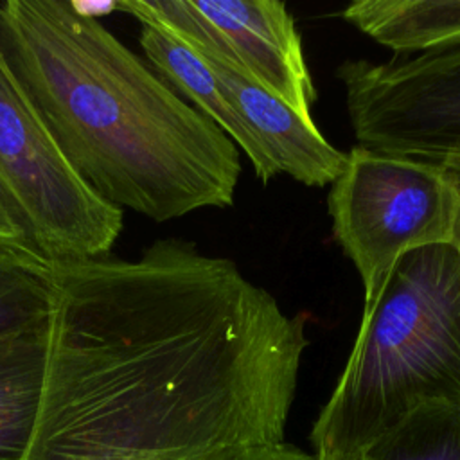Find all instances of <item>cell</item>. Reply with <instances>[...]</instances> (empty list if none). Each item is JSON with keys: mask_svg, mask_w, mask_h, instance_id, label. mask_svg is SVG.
I'll return each mask as SVG.
<instances>
[{"mask_svg": "<svg viewBox=\"0 0 460 460\" xmlns=\"http://www.w3.org/2000/svg\"><path fill=\"white\" fill-rule=\"evenodd\" d=\"M192 241L54 262L45 379L20 460H235L284 442L309 336Z\"/></svg>", "mask_w": 460, "mask_h": 460, "instance_id": "6da1fadb", "label": "cell"}, {"mask_svg": "<svg viewBox=\"0 0 460 460\" xmlns=\"http://www.w3.org/2000/svg\"><path fill=\"white\" fill-rule=\"evenodd\" d=\"M0 54L74 171L164 223L234 205V140L70 0L0 2Z\"/></svg>", "mask_w": 460, "mask_h": 460, "instance_id": "7a4b0ae2", "label": "cell"}, {"mask_svg": "<svg viewBox=\"0 0 460 460\" xmlns=\"http://www.w3.org/2000/svg\"><path fill=\"white\" fill-rule=\"evenodd\" d=\"M431 401H460V252L451 244L395 264L313 424V456L365 460L379 437Z\"/></svg>", "mask_w": 460, "mask_h": 460, "instance_id": "3957f363", "label": "cell"}, {"mask_svg": "<svg viewBox=\"0 0 460 460\" xmlns=\"http://www.w3.org/2000/svg\"><path fill=\"white\" fill-rule=\"evenodd\" d=\"M332 237L363 284L361 320L410 252L451 244L455 196L440 165L354 146L329 185Z\"/></svg>", "mask_w": 460, "mask_h": 460, "instance_id": "277c9868", "label": "cell"}, {"mask_svg": "<svg viewBox=\"0 0 460 460\" xmlns=\"http://www.w3.org/2000/svg\"><path fill=\"white\" fill-rule=\"evenodd\" d=\"M0 189L50 262L108 255L122 210L74 171L0 54Z\"/></svg>", "mask_w": 460, "mask_h": 460, "instance_id": "5b68a950", "label": "cell"}, {"mask_svg": "<svg viewBox=\"0 0 460 460\" xmlns=\"http://www.w3.org/2000/svg\"><path fill=\"white\" fill-rule=\"evenodd\" d=\"M358 146L440 164L460 156V47L336 68Z\"/></svg>", "mask_w": 460, "mask_h": 460, "instance_id": "8992f818", "label": "cell"}, {"mask_svg": "<svg viewBox=\"0 0 460 460\" xmlns=\"http://www.w3.org/2000/svg\"><path fill=\"white\" fill-rule=\"evenodd\" d=\"M120 11L214 56L305 119L316 101L300 32L277 0H120Z\"/></svg>", "mask_w": 460, "mask_h": 460, "instance_id": "52a82bcc", "label": "cell"}, {"mask_svg": "<svg viewBox=\"0 0 460 460\" xmlns=\"http://www.w3.org/2000/svg\"><path fill=\"white\" fill-rule=\"evenodd\" d=\"M196 54L214 72L223 93L253 135L275 176L288 174L307 187H325L338 178L347 164V153L336 149L313 119L302 117L221 59Z\"/></svg>", "mask_w": 460, "mask_h": 460, "instance_id": "ba28073f", "label": "cell"}, {"mask_svg": "<svg viewBox=\"0 0 460 460\" xmlns=\"http://www.w3.org/2000/svg\"><path fill=\"white\" fill-rule=\"evenodd\" d=\"M140 27L138 40L153 70L180 97H183L198 111L208 117L221 131H225L248 156L255 176L262 183H268L275 172L271 171L253 135L234 111L205 59L172 34L149 23H140Z\"/></svg>", "mask_w": 460, "mask_h": 460, "instance_id": "9c48e42d", "label": "cell"}, {"mask_svg": "<svg viewBox=\"0 0 460 460\" xmlns=\"http://www.w3.org/2000/svg\"><path fill=\"white\" fill-rule=\"evenodd\" d=\"M341 18L397 58L460 47V0H359Z\"/></svg>", "mask_w": 460, "mask_h": 460, "instance_id": "30bf717a", "label": "cell"}, {"mask_svg": "<svg viewBox=\"0 0 460 460\" xmlns=\"http://www.w3.org/2000/svg\"><path fill=\"white\" fill-rule=\"evenodd\" d=\"M47 329L0 338V460H20L40 408Z\"/></svg>", "mask_w": 460, "mask_h": 460, "instance_id": "8fae6325", "label": "cell"}, {"mask_svg": "<svg viewBox=\"0 0 460 460\" xmlns=\"http://www.w3.org/2000/svg\"><path fill=\"white\" fill-rule=\"evenodd\" d=\"M365 460H460V401H431L379 437Z\"/></svg>", "mask_w": 460, "mask_h": 460, "instance_id": "7c38bea8", "label": "cell"}, {"mask_svg": "<svg viewBox=\"0 0 460 460\" xmlns=\"http://www.w3.org/2000/svg\"><path fill=\"white\" fill-rule=\"evenodd\" d=\"M54 305V262L0 250V338L45 327Z\"/></svg>", "mask_w": 460, "mask_h": 460, "instance_id": "4fadbf2b", "label": "cell"}, {"mask_svg": "<svg viewBox=\"0 0 460 460\" xmlns=\"http://www.w3.org/2000/svg\"><path fill=\"white\" fill-rule=\"evenodd\" d=\"M0 250L41 255L23 225L20 214L0 189ZM43 257V255H41Z\"/></svg>", "mask_w": 460, "mask_h": 460, "instance_id": "5bb4252c", "label": "cell"}, {"mask_svg": "<svg viewBox=\"0 0 460 460\" xmlns=\"http://www.w3.org/2000/svg\"><path fill=\"white\" fill-rule=\"evenodd\" d=\"M235 460H314V456L311 453H305L300 447L280 442V444L250 449L241 456H237Z\"/></svg>", "mask_w": 460, "mask_h": 460, "instance_id": "9a60e30c", "label": "cell"}, {"mask_svg": "<svg viewBox=\"0 0 460 460\" xmlns=\"http://www.w3.org/2000/svg\"><path fill=\"white\" fill-rule=\"evenodd\" d=\"M438 165L455 196V225H453L451 246H455L460 252V156L446 158Z\"/></svg>", "mask_w": 460, "mask_h": 460, "instance_id": "2e32d148", "label": "cell"}, {"mask_svg": "<svg viewBox=\"0 0 460 460\" xmlns=\"http://www.w3.org/2000/svg\"><path fill=\"white\" fill-rule=\"evenodd\" d=\"M70 4L79 14H83L86 18H93V20L111 14L113 11H120V0H117V2H75V0H70Z\"/></svg>", "mask_w": 460, "mask_h": 460, "instance_id": "e0dca14e", "label": "cell"}]
</instances>
